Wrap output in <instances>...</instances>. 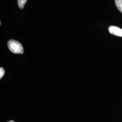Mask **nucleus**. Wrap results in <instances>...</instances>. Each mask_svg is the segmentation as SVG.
I'll return each mask as SVG.
<instances>
[{
  "label": "nucleus",
  "instance_id": "obj_1",
  "mask_svg": "<svg viewBox=\"0 0 122 122\" xmlns=\"http://www.w3.org/2000/svg\"><path fill=\"white\" fill-rule=\"evenodd\" d=\"M8 47L9 50L14 53L22 54L24 49L21 44L16 40L11 39L8 42Z\"/></svg>",
  "mask_w": 122,
  "mask_h": 122
},
{
  "label": "nucleus",
  "instance_id": "obj_2",
  "mask_svg": "<svg viewBox=\"0 0 122 122\" xmlns=\"http://www.w3.org/2000/svg\"><path fill=\"white\" fill-rule=\"evenodd\" d=\"M109 31L112 35L122 37V29L118 27L110 26L109 27Z\"/></svg>",
  "mask_w": 122,
  "mask_h": 122
},
{
  "label": "nucleus",
  "instance_id": "obj_3",
  "mask_svg": "<svg viewBox=\"0 0 122 122\" xmlns=\"http://www.w3.org/2000/svg\"><path fill=\"white\" fill-rule=\"evenodd\" d=\"M115 3L118 10L122 13V0H115Z\"/></svg>",
  "mask_w": 122,
  "mask_h": 122
},
{
  "label": "nucleus",
  "instance_id": "obj_4",
  "mask_svg": "<svg viewBox=\"0 0 122 122\" xmlns=\"http://www.w3.org/2000/svg\"><path fill=\"white\" fill-rule=\"evenodd\" d=\"M27 0H17L18 5L20 9H23Z\"/></svg>",
  "mask_w": 122,
  "mask_h": 122
},
{
  "label": "nucleus",
  "instance_id": "obj_5",
  "mask_svg": "<svg viewBox=\"0 0 122 122\" xmlns=\"http://www.w3.org/2000/svg\"><path fill=\"white\" fill-rule=\"evenodd\" d=\"M5 74V71L2 67L0 68V78L1 79L4 76Z\"/></svg>",
  "mask_w": 122,
  "mask_h": 122
},
{
  "label": "nucleus",
  "instance_id": "obj_6",
  "mask_svg": "<svg viewBox=\"0 0 122 122\" xmlns=\"http://www.w3.org/2000/svg\"><path fill=\"white\" fill-rule=\"evenodd\" d=\"M14 122V121H12V120H11V121H9V122Z\"/></svg>",
  "mask_w": 122,
  "mask_h": 122
}]
</instances>
